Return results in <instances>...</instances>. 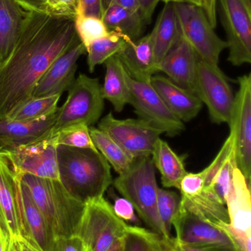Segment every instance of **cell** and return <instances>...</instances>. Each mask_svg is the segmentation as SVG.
Instances as JSON below:
<instances>
[{"instance_id": "obj_23", "label": "cell", "mask_w": 251, "mask_h": 251, "mask_svg": "<svg viewBox=\"0 0 251 251\" xmlns=\"http://www.w3.org/2000/svg\"><path fill=\"white\" fill-rule=\"evenodd\" d=\"M104 64L106 72L102 94L104 100L112 103L115 111L120 113L130 103L129 75L117 55L111 57Z\"/></svg>"}, {"instance_id": "obj_52", "label": "cell", "mask_w": 251, "mask_h": 251, "mask_svg": "<svg viewBox=\"0 0 251 251\" xmlns=\"http://www.w3.org/2000/svg\"><path fill=\"white\" fill-rule=\"evenodd\" d=\"M248 6L251 7V0H244Z\"/></svg>"}, {"instance_id": "obj_43", "label": "cell", "mask_w": 251, "mask_h": 251, "mask_svg": "<svg viewBox=\"0 0 251 251\" xmlns=\"http://www.w3.org/2000/svg\"><path fill=\"white\" fill-rule=\"evenodd\" d=\"M175 243L179 251H237L232 245H210L199 247H191L179 244L177 243L176 240Z\"/></svg>"}, {"instance_id": "obj_29", "label": "cell", "mask_w": 251, "mask_h": 251, "mask_svg": "<svg viewBox=\"0 0 251 251\" xmlns=\"http://www.w3.org/2000/svg\"><path fill=\"white\" fill-rule=\"evenodd\" d=\"M89 131L96 149L119 175L131 168L134 159L113 138L96 127L89 126Z\"/></svg>"}, {"instance_id": "obj_12", "label": "cell", "mask_w": 251, "mask_h": 251, "mask_svg": "<svg viewBox=\"0 0 251 251\" xmlns=\"http://www.w3.org/2000/svg\"><path fill=\"white\" fill-rule=\"evenodd\" d=\"M131 90L129 104L139 119L170 137L181 134L185 126L170 111L150 82H139L128 76Z\"/></svg>"}, {"instance_id": "obj_13", "label": "cell", "mask_w": 251, "mask_h": 251, "mask_svg": "<svg viewBox=\"0 0 251 251\" xmlns=\"http://www.w3.org/2000/svg\"><path fill=\"white\" fill-rule=\"evenodd\" d=\"M50 134L33 143L1 152L15 174L59 180L57 146L50 140Z\"/></svg>"}, {"instance_id": "obj_39", "label": "cell", "mask_w": 251, "mask_h": 251, "mask_svg": "<svg viewBox=\"0 0 251 251\" xmlns=\"http://www.w3.org/2000/svg\"><path fill=\"white\" fill-rule=\"evenodd\" d=\"M217 226L229 237L237 251H251V233L243 232L233 228L229 223H221Z\"/></svg>"}, {"instance_id": "obj_34", "label": "cell", "mask_w": 251, "mask_h": 251, "mask_svg": "<svg viewBox=\"0 0 251 251\" xmlns=\"http://www.w3.org/2000/svg\"><path fill=\"white\" fill-rule=\"evenodd\" d=\"M77 35L85 48L89 44L110 34L103 19L78 13L75 19Z\"/></svg>"}, {"instance_id": "obj_33", "label": "cell", "mask_w": 251, "mask_h": 251, "mask_svg": "<svg viewBox=\"0 0 251 251\" xmlns=\"http://www.w3.org/2000/svg\"><path fill=\"white\" fill-rule=\"evenodd\" d=\"M56 146H64L79 149L97 150L90 134L89 126L80 124L66 127L54 135L49 136Z\"/></svg>"}, {"instance_id": "obj_14", "label": "cell", "mask_w": 251, "mask_h": 251, "mask_svg": "<svg viewBox=\"0 0 251 251\" xmlns=\"http://www.w3.org/2000/svg\"><path fill=\"white\" fill-rule=\"evenodd\" d=\"M14 173V172H13ZM16 201L20 235L41 251H53L56 237L20 177L15 174Z\"/></svg>"}, {"instance_id": "obj_25", "label": "cell", "mask_w": 251, "mask_h": 251, "mask_svg": "<svg viewBox=\"0 0 251 251\" xmlns=\"http://www.w3.org/2000/svg\"><path fill=\"white\" fill-rule=\"evenodd\" d=\"M103 21L109 31H113L133 41L141 38L145 22L141 13L130 11L110 0H104Z\"/></svg>"}, {"instance_id": "obj_51", "label": "cell", "mask_w": 251, "mask_h": 251, "mask_svg": "<svg viewBox=\"0 0 251 251\" xmlns=\"http://www.w3.org/2000/svg\"><path fill=\"white\" fill-rule=\"evenodd\" d=\"M170 1H173V2H188L201 6V0H170Z\"/></svg>"}, {"instance_id": "obj_18", "label": "cell", "mask_w": 251, "mask_h": 251, "mask_svg": "<svg viewBox=\"0 0 251 251\" xmlns=\"http://www.w3.org/2000/svg\"><path fill=\"white\" fill-rule=\"evenodd\" d=\"M116 55L128 75L139 82H150L153 76L158 73L151 32L137 41H128Z\"/></svg>"}, {"instance_id": "obj_17", "label": "cell", "mask_w": 251, "mask_h": 251, "mask_svg": "<svg viewBox=\"0 0 251 251\" xmlns=\"http://www.w3.org/2000/svg\"><path fill=\"white\" fill-rule=\"evenodd\" d=\"M197 60L194 49L179 35L173 48L158 63L157 72H163L174 83L195 94Z\"/></svg>"}, {"instance_id": "obj_7", "label": "cell", "mask_w": 251, "mask_h": 251, "mask_svg": "<svg viewBox=\"0 0 251 251\" xmlns=\"http://www.w3.org/2000/svg\"><path fill=\"white\" fill-rule=\"evenodd\" d=\"M175 6L179 35L194 49L199 58L218 65L220 56L228 45L215 32L201 6L188 2H175Z\"/></svg>"}, {"instance_id": "obj_28", "label": "cell", "mask_w": 251, "mask_h": 251, "mask_svg": "<svg viewBox=\"0 0 251 251\" xmlns=\"http://www.w3.org/2000/svg\"><path fill=\"white\" fill-rule=\"evenodd\" d=\"M25 13L26 11L13 0H0V63L14 47Z\"/></svg>"}, {"instance_id": "obj_35", "label": "cell", "mask_w": 251, "mask_h": 251, "mask_svg": "<svg viewBox=\"0 0 251 251\" xmlns=\"http://www.w3.org/2000/svg\"><path fill=\"white\" fill-rule=\"evenodd\" d=\"M181 196L174 191L159 188L158 192V212L165 231V238H171L172 222L181 206ZM164 238V237H163Z\"/></svg>"}, {"instance_id": "obj_48", "label": "cell", "mask_w": 251, "mask_h": 251, "mask_svg": "<svg viewBox=\"0 0 251 251\" xmlns=\"http://www.w3.org/2000/svg\"><path fill=\"white\" fill-rule=\"evenodd\" d=\"M163 243L165 251H179L175 243V237H171L169 239L163 238Z\"/></svg>"}, {"instance_id": "obj_31", "label": "cell", "mask_w": 251, "mask_h": 251, "mask_svg": "<svg viewBox=\"0 0 251 251\" xmlns=\"http://www.w3.org/2000/svg\"><path fill=\"white\" fill-rule=\"evenodd\" d=\"M60 97L61 96L55 95L30 97L16 108L7 119L17 122H34L44 119L57 111V103Z\"/></svg>"}, {"instance_id": "obj_47", "label": "cell", "mask_w": 251, "mask_h": 251, "mask_svg": "<svg viewBox=\"0 0 251 251\" xmlns=\"http://www.w3.org/2000/svg\"><path fill=\"white\" fill-rule=\"evenodd\" d=\"M120 7H124L134 13H140V6L139 0H110Z\"/></svg>"}, {"instance_id": "obj_15", "label": "cell", "mask_w": 251, "mask_h": 251, "mask_svg": "<svg viewBox=\"0 0 251 251\" xmlns=\"http://www.w3.org/2000/svg\"><path fill=\"white\" fill-rule=\"evenodd\" d=\"M85 52V47L79 41L59 56L37 82L32 97L61 96L69 91L75 81L77 62Z\"/></svg>"}, {"instance_id": "obj_3", "label": "cell", "mask_w": 251, "mask_h": 251, "mask_svg": "<svg viewBox=\"0 0 251 251\" xmlns=\"http://www.w3.org/2000/svg\"><path fill=\"white\" fill-rule=\"evenodd\" d=\"M17 175L28 187L56 239L78 235L85 203L73 197L60 180Z\"/></svg>"}, {"instance_id": "obj_10", "label": "cell", "mask_w": 251, "mask_h": 251, "mask_svg": "<svg viewBox=\"0 0 251 251\" xmlns=\"http://www.w3.org/2000/svg\"><path fill=\"white\" fill-rule=\"evenodd\" d=\"M102 131L113 138L133 159L151 156L162 131L141 119H116L109 113L99 122Z\"/></svg>"}, {"instance_id": "obj_38", "label": "cell", "mask_w": 251, "mask_h": 251, "mask_svg": "<svg viewBox=\"0 0 251 251\" xmlns=\"http://www.w3.org/2000/svg\"><path fill=\"white\" fill-rule=\"evenodd\" d=\"M205 178L204 170L199 173H187L180 184L181 196H192L201 192L205 187Z\"/></svg>"}, {"instance_id": "obj_8", "label": "cell", "mask_w": 251, "mask_h": 251, "mask_svg": "<svg viewBox=\"0 0 251 251\" xmlns=\"http://www.w3.org/2000/svg\"><path fill=\"white\" fill-rule=\"evenodd\" d=\"M195 95L207 107L212 123L229 125L235 98L231 85L218 65L211 64L199 57Z\"/></svg>"}, {"instance_id": "obj_2", "label": "cell", "mask_w": 251, "mask_h": 251, "mask_svg": "<svg viewBox=\"0 0 251 251\" xmlns=\"http://www.w3.org/2000/svg\"><path fill=\"white\" fill-rule=\"evenodd\" d=\"M57 159L59 180L83 203L104 197L113 183L112 167L98 150L58 146Z\"/></svg>"}, {"instance_id": "obj_24", "label": "cell", "mask_w": 251, "mask_h": 251, "mask_svg": "<svg viewBox=\"0 0 251 251\" xmlns=\"http://www.w3.org/2000/svg\"><path fill=\"white\" fill-rule=\"evenodd\" d=\"M151 159L155 168L160 173L162 185L167 188L175 187L179 190L181 180L187 174L184 156L177 154L160 137L153 148Z\"/></svg>"}, {"instance_id": "obj_32", "label": "cell", "mask_w": 251, "mask_h": 251, "mask_svg": "<svg viewBox=\"0 0 251 251\" xmlns=\"http://www.w3.org/2000/svg\"><path fill=\"white\" fill-rule=\"evenodd\" d=\"M124 240V251H165L162 236L139 226L128 224Z\"/></svg>"}, {"instance_id": "obj_1", "label": "cell", "mask_w": 251, "mask_h": 251, "mask_svg": "<svg viewBox=\"0 0 251 251\" xmlns=\"http://www.w3.org/2000/svg\"><path fill=\"white\" fill-rule=\"evenodd\" d=\"M79 41L73 19L26 11L14 47L0 63V120L32 97L52 63Z\"/></svg>"}, {"instance_id": "obj_19", "label": "cell", "mask_w": 251, "mask_h": 251, "mask_svg": "<svg viewBox=\"0 0 251 251\" xmlns=\"http://www.w3.org/2000/svg\"><path fill=\"white\" fill-rule=\"evenodd\" d=\"M150 84L168 108L182 122H189L198 116L203 107L200 99L174 83L168 77L154 75Z\"/></svg>"}, {"instance_id": "obj_6", "label": "cell", "mask_w": 251, "mask_h": 251, "mask_svg": "<svg viewBox=\"0 0 251 251\" xmlns=\"http://www.w3.org/2000/svg\"><path fill=\"white\" fill-rule=\"evenodd\" d=\"M128 224L116 216L104 197L85 203L78 235L85 251H108L125 235Z\"/></svg>"}, {"instance_id": "obj_9", "label": "cell", "mask_w": 251, "mask_h": 251, "mask_svg": "<svg viewBox=\"0 0 251 251\" xmlns=\"http://www.w3.org/2000/svg\"><path fill=\"white\" fill-rule=\"evenodd\" d=\"M226 35L228 61L234 66L251 63V7L244 0H217Z\"/></svg>"}, {"instance_id": "obj_44", "label": "cell", "mask_w": 251, "mask_h": 251, "mask_svg": "<svg viewBox=\"0 0 251 251\" xmlns=\"http://www.w3.org/2000/svg\"><path fill=\"white\" fill-rule=\"evenodd\" d=\"M162 0H139L140 6V13L146 25L150 24L156 6Z\"/></svg>"}, {"instance_id": "obj_20", "label": "cell", "mask_w": 251, "mask_h": 251, "mask_svg": "<svg viewBox=\"0 0 251 251\" xmlns=\"http://www.w3.org/2000/svg\"><path fill=\"white\" fill-rule=\"evenodd\" d=\"M57 112L34 122L0 120V152L29 144L47 135L54 126Z\"/></svg>"}, {"instance_id": "obj_30", "label": "cell", "mask_w": 251, "mask_h": 251, "mask_svg": "<svg viewBox=\"0 0 251 251\" xmlns=\"http://www.w3.org/2000/svg\"><path fill=\"white\" fill-rule=\"evenodd\" d=\"M131 40L117 32L111 31L105 38H100L91 43L86 47L87 64L90 73H93L96 66L103 64L109 58L119 54L127 42Z\"/></svg>"}, {"instance_id": "obj_49", "label": "cell", "mask_w": 251, "mask_h": 251, "mask_svg": "<svg viewBox=\"0 0 251 251\" xmlns=\"http://www.w3.org/2000/svg\"><path fill=\"white\" fill-rule=\"evenodd\" d=\"M124 237L125 235L119 239L108 251H124V243H125Z\"/></svg>"}, {"instance_id": "obj_21", "label": "cell", "mask_w": 251, "mask_h": 251, "mask_svg": "<svg viewBox=\"0 0 251 251\" xmlns=\"http://www.w3.org/2000/svg\"><path fill=\"white\" fill-rule=\"evenodd\" d=\"M225 206L230 225L238 231L251 233V182L237 165L233 169L231 188Z\"/></svg>"}, {"instance_id": "obj_27", "label": "cell", "mask_w": 251, "mask_h": 251, "mask_svg": "<svg viewBox=\"0 0 251 251\" xmlns=\"http://www.w3.org/2000/svg\"><path fill=\"white\" fill-rule=\"evenodd\" d=\"M181 207L200 219L216 226L221 223H229L226 206L209 189L204 187L197 194L192 196H181Z\"/></svg>"}, {"instance_id": "obj_5", "label": "cell", "mask_w": 251, "mask_h": 251, "mask_svg": "<svg viewBox=\"0 0 251 251\" xmlns=\"http://www.w3.org/2000/svg\"><path fill=\"white\" fill-rule=\"evenodd\" d=\"M104 100L99 79L81 74L69 89L67 100L58 107L50 135L72 125L93 126L103 114Z\"/></svg>"}, {"instance_id": "obj_50", "label": "cell", "mask_w": 251, "mask_h": 251, "mask_svg": "<svg viewBox=\"0 0 251 251\" xmlns=\"http://www.w3.org/2000/svg\"><path fill=\"white\" fill-rule=\"evenodd\" d=\"M9 239L4 235V232L0 227V251H4L6 242Z\"/></svg>"}, {"instance_id": "obj_11", "label": "cell", "mask_w": 251, "mask_h": 251, "mask_svg": "<svg viewBox=\"0 0 251 251\" xmlns=\"http://www.w3.org/2000/svg\"><path fill=\"white\" fill-rule=\"evenodd\" d=\"M239 90L234 98L230 121L236 163L246 179L251 178V75L237 79Z\"/></svg>"}, {"instance_id": "obj_46", "label": "cell", "mask_w": 251, "mask_h": 251, "mask_svg": "<svg viewBox=\"0 0 251 251\" xmlns=\"http://www.w3.org/2000/svg\"><path fill=\"white\" fill-rule=\"evenodd\" d=\"M25 11L44 10L46 0H13Z\"/></svg>"}, {"instance_id": "obj_36", "label": "cell", "mask_w": 251, "mask_h": 251, "mask_svg": "<svg viewBox=\"0 0 251 251\" xmlns=\"http://www.w3.org/2000/svg\"><path fill=\"white\" fill-rule=\"evenodd\" d=\"M107 191L109 196L113 200V203L112 206L116 216L125 223H131L135 224V226H139V224H140L139 218L132 203L125 198L116 196L113 188L109 189Z\"/></svg>"}, {"instance_id": "obj_40", "label": "cell", "mask_w": 251, "mask_h": 251, "mask_svg": "<svg viewBox=\"0 0 251 251\" xmlns=\"http://www.w3.org/2000/svg\"><path fill=\"white\" fill-rule=\"evenodd\" d=\"M53 251H85L84 242L79 235L56 239Z\"/></svg>"}, {"instance_id": "obj_16", "label": "cell", "mask_w": 251, "mask_h": 251, "mask_svg": "<svg viewBox=\"0 0 251 251\" xmlns=\"http://www.w3.org/2000/svg\"><path fill=\"white\" fill-rule=\"evenodd\" d=\"M172 226L175 227L176 231L175 240L183 246L199 247L210 245H232L229 237L222 229L200 219L181 206L174 218Z\"/></svg>"}, {"instance_id": "obj_42", "label": "cell", "mask_w": 251, "mask_h": 251, "mask_svg": "<svg viewBox=\"0 0 251 251\" xmlns=\"http://www.w3.org/2000/svg\"><path fill=\"white\" fill-rule=\"evenodd\" d=\"M4 251H41L35 244L21 235L10 237L5 243Z\"/></svg>"}, {"instance_id": "obj_41", "label": "cell", "mask_w": 251, "mask_h": 251, "mask_svg": "<svg viewBox=\"0 0 251 251\" xmlns=\"http://www.w3.org/2000/svg\"><path fill=\"white\" fill-rule=\"evenodd\" d=\"M104 0H79L78 13L103 19ZM77 13V14H78Z\"/></svg>"}, {"instance_id": "obj_45", "label": "cell", "mask_w": 251, "mask_h": 251, "mask_svg": "<svg viewBox=\"0 0 251 251\" xmlns=\"http://www.w3.org/2000/svg\"><path fill=\"white\" fill-rule=\"evenodd\" d=\"M201 7L204 10L206 17L209 19L214 29L218 25V10H217V0H201Z\"/></svg>"}, {"instance_id": "obj_4", "label": "cell", "mask_w": 251, "mask_h": 251, "mask_svg": "<svg viewBox=\"0 0 251 251\" xmlns=\"http://www.w3.org/2000/svg\"><path fill=\"white\" fill-rule=\"evenodd\" d=\"M112 184L122 197L132 203L139 218L149 230L165 238L158 212L159 187L151 156L135 159L131 168L118 176Z\"/></svg>"}, {"instance_id": "obj_26", "label": "cell", "mask_w": 251, "mask_h": 251, "mask_svg": "<svg viewBox=\"0 0 251 251\" xmlns=\"http://www.w3.org/2000/svg\"><path fill=\"white\" fill-rule=\"evenodd\" d=\"M151 32L154 44L155 57L158 64L173 48L179 38L175 2L165 3Z\"/></svg>"}, {"instance_id": "obj_22", "label": "cell", "mask_w": 251, "mask_h": 251, "mask_svg": "<svg viewBox=\"0 0 251 251\" xmlns=\"http://www.w3.org/2000/svg\"><path fill=\"white\" fill-rule=\"evenodd\" d=\"M0 227L8 239L20 235L14 173L8 159L1 152H0Z\"/></svg>"}, {"instance_id": "obj_37", "label": "cell", "mask_w": 251, "mask_h": 251, "mask_svg": "<svg viewBox=\"0 0 251 251\" xmlns=\"http://www.w3.org/2000/svg\"><path fill=\"white\" fill-rule=\"evenodd\" d=\"M79 7V0H46L45 11L52 16L69 18L75 20Z\"/></svg>"}]
</instances>
